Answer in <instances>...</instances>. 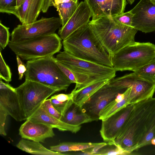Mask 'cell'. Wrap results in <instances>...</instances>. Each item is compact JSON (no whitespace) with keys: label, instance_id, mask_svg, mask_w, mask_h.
I'll list each match as a JSON object with an SVG mask.
<instances>
[{"label":"cell","instance_id":"1","mask_svg":"<svg viewBox=\"0 0 155 155\" xmlns=\"http://www.w3.org/2000/svg\"><path fill=\"white\" fill-rule=\"evenodd\" d=\"M130 154L144 146H155V97L134 104L114 141Z\"/></svg>","mask_w":155,"mask_h":155},{"label":"cell","instance_id":"2","mask_svg":"<svg viewBox=\"0 0 155 155\" xmlns=\"http://www.w3.org/2000/svg\"><path fill=\"white\" fill-rule=\"evenodd\" d=\"M98 43L111 57L121 49L135 42L138 30L116 22L112 17H104L89 23Z\"/></svg>","mask_w":155,"mask_h":155},{"label":"cell","instance_id":"3","mask_svg":"<svg viewBox=\"0 0 155 155\" xmlns=\"http://www.w3.org/2000/svg\"><path fill=\"white\" fill-rule=\"evenodd\" d=\"M64 50L77 58L113 67L112 57L96 39L88 23L62 42Z\"/></svg>","mask_w":155,"mask_h":155},{"label":"cell","instance_id":"4","mask_svg":"<svg viewBox=\"0 0 155 155\" xmlns=\"http://www.w3.org/2000/svg\"><path fill=\"white\" fill-rule=\"evenodd\" d=\"M25 80L66 91L72 83L57 65L53 56L28 60Z\"/></svg>","mask_w":155,"mask_h":155},{"label":"cell","instance_id":"5","mask_svg":"<svg viewBox=\"0 0 155 155\" xmlns=\"http://www.w3.org/2000/svg\"><path fill=\"white\" fill-rule=\"evenodd\" d=\"M61 40L54 33L20 42L10 41L8 46L21 59L29 60L53 56L61 49Z\"/></svg>","mask_w":155,"mask_h":155},{"label":"cell","instance_id":"6","mask_svg":"<svg viewBox=\"0 0 155 155\" xmlns=\"http://www.w3.org/2000/svg\"><path fill=\"white\" fill-rule=\"evenodd\" d=\"M155 58V45L135 42L124 47L112 57L116 71H134Z\"/></svg>","mask_w":155,"mask_h":155},{"label":"cell","instance_id":"7","mask_svg":"<svg viewBox=\"0 0 155 155\" xmlns=\"http://www.w3.org/2000/svg\"><path fill=\"white\" fill-rule=\"evenodd\" d=\"M26 120L50 96L58 89L28 80L15 88Z\"/></svg>","mask_w":155,"mask_h":155},{"label":"cell","instance_id":"8","mask_svg":"<svg viewBox=\"0 0 155 155\" xmlns=\"http://www.w3.org/2000/svg\"><path fill=\"white\" fill-rule=\"evenodd\" d=\"M56 58L73 71L87 76L94 82L110 80L116 75L113 67L77 58L64 50L58 53Z\"/></svg>","mask_w":155,"mask_h":155},{"label":"cell","instance_id":"9","mask_svg":"<svg viewBox=\"0 0 155 155\" xmlns=\"http://www.w3.org/2000/svg\"><path fill=\"white\" fill-rule=\"evenodd\" d=\"M61 25L59 18L42 17L28 25H19L12 31L10 41L18 42L55 33Z\"/></svg>","mask_w":155,"mask_h":155},{"label":"cell","instance_id":"10","mask_svg":"<svg viewBox=\"0 0 155 155\" xmlns=\"http://www.w3.org/2000/svg\"><path fill=\"white\" fill-rule=\"evenodd\" d=\"M109 82L99 89L81 106L82 110L92 121L99 120L101 111L119 94L123 93L127 89L111 85Z\"/></svg>","mask_w":155,"mask_h":155},{"label":"cell","instance_id":"11","mask_svg":"<svg viewBox=\"0 0 155 155\" xmlns=\"http://www.w3.org/2000/svg\"><path fill=\"white\" fill-rule=\"evenodd\" d=\"M130 11L133 14L132 27L145 33L155 31V4L151 0H140Z\"/></svg>","mask_w":155,"mask_h":155},{"label":"cell","instance_id":"12","mask_svg":"<svg viewBox=\"0 0 155 155\" xmlns=\"http://www.w3.org/2000/svg\"><path fill=\"white\" fill-rule=\"evenodd\" d=\"M135 104L123 108L108 118L102 120L100 132L103 140L110 145L116 138L129 116Z\"/></svg>","mask_w":155,"mask_h":155},{"label":"cell","instance_id":"13","mask_svg":"<svg viewBox=\"0 0 155 155\" xmlns=\"http://www.w3.org/2000/svg\"><path fill=\"white\" fill-rule=\"evenodd\" d=\"M0 108L4 110L16 120H26L21 109L18 97L15 88L0 79Z\"/></svg>","mask_w":155,"mask_h":155},{"label":"cell","instance_id":"14","mask_svg":"<svg viewBox=\"0 0 155 155\" xmlns=\"http://www.w3.org/2000/svg\"><path fill=\"white\" fill-rule=\"evenodd\" d=\"M91 17L92 13L89 5L85 1L81 2L65 25L59 28L58 34L62 40L88 24Z\"/></svg>","mask_w":155,"mask_h":155},{"label":"cell","instance_id":"15","mask_svg":"<svg viewBox=\"0 0 155 155\" xmlns=\"http://www.w3.org/2000/svg\"><path fill=\"white\" fill-rule=\"evenodd\" d=\"M92 13V20L104 17H114L124 12L127 0H84Z\"/></svg>","mask_w":155,"mask_h":155},{"label":"cell","instance_id":"16","mask_svg":"<svg viewBox=\"0 0 155 155\" xmlns=\"http://www.w3.org/2000/svg\"><path fill=\"white\" fill-rule=\"evenodd\" d=\"M19 131L22 138L42 143L55 135L52 127L29 120H26L21 125Z\"/></svg>","mask_w":155,"mask_h":155},{"label":"cell","instance_id":"17","mask_svg":"<svg viewBox=\"0 0 155 155\" xmlns=\"http://www.w3.org/2000/svg\"><path fill=\"white\" fill-rule=\"evenodd\" d=\"M27 120L56 128L60 131H69L76 133L81 129V125L75 126L62 122L49 114L44 108L42 103Z\"/></svg>","mask_w":155,"mask_h":155},{"label":"cell","instance_id":"18","mask_svg":"<svg viewBox=\"0 0 155 155\" xmlns=\"http://www.w3.org/2000/svg\"><path fill=\"white\" fill-rule=\"evenodd\" d=\"M44 0H23L14 14L22 24L28 25L37 20Z\"/></svg>","mask_w":155,"mask_h":155},{"label":"cell","instance_id":"19","mask_svg":"<svg viewBox=\"0 0 155 155\" xmlns=\"http://www.w3.org/2000/svg\"><path fill=\"white\" fill-rule=\"evenodd\" d=\"M136 80V76H134L132 80L131 86L128 88L123 93L119 94L114 100L101 111L99 113V120H104L130 104V96Z\"/></svg>","mask_w":155,"mask_h":155},{"label":"cell","instance_id":"20","mask_svg":"<svg viewBox=\"0 0 155 155\" xmlns=\"http://www.w3.org/2000/svg\"><path fill=\"white\" fill-rule=\"evenodd\" d=\"M60 120L67 124L75 126L92 121L91 117L82 110L81 107L74 101L69 106Z\"/></svg>","mask_w":155,"mask_h":155},{"label":"cell","instance_id":"21","mask_svg":"<svg viewBox=\"0 0 155 155\" xmlns=\"http://www.w3.org/2000/svg\"><path fill=\"white\" fill-rule=\"evenodd\" d=\"M108 79L98 81L88 85L79 90L71 92L73 94L74 103L82 106L99 89L109 81Z\"/></svg>","mask_w":155,"mask_h":155},{"label":"cell","instance_id":"22","mask_svg":"<svg viewBox=\"0 0 155 155\" xmlns=\"http://www.w3.org/2000/svg\"><path fill=\"white\" fill-rule=\"evenodd\" d=\"M20 149L31 154L41 155H61V153L53 151L44 147L40 142L25 139L21 140L16 145Z\"/></svg>","mask_w":155,"mask_h":155},{"label":"cell","instance_id":"23","mask_svg":"<svg viewBox=\"0 0 155 155\" xmlns=\"http://www.w3.org/2000/svg\"><path fill=\"white\" fill-rule=\"evenodd\" d=\"M78 0H56L54 6L58 12L61 23L64 26L76 10Z\"/></svg>","mask_w":155,"mask_h":155},{"label":"cell","instance_id":"24","mask_svg":"<svg viewBox=\"0 0 155 155\" xmlns=\"http://www.w3.org/2000/svg\"><path fill=\"white\" fill-rule=\"evenodd\" d=\"M99 143L67 142L50 147V149L53 151L62 152L70 151H83L93 148Z\"/></svg>","mask_w":155,"mask_h":155},{"label":"cell","instance_id":"25","mask_svg":"<svg viewBox=\"0 0 155 155\" xmlns=\"http://www.w3.org/2000/svg\"><path fill=\"white\" fill-rule=\"evenodd\" d=\"M134 72L140 77L155 83V58Z\"/></svg>","mask_w":155,"mask_h":155},{"label":"cell","instance_id":"26","mask_svg":"<svg viewBox=\"0 0 155 155\" xmlns=\"http://www.w3.org/2000/svg\"><path fill=\"white\" fill-rule=\"evenodd\" d=\"M110 147L101 148L97 155H127L128 153L116 144L109 145Z\"/></svg>","mask_w":155,"mask_h":155},{"label":"cell","instance_id":"27","mask_svg":"<svg viewBox=\"0 0 155 155\" xmlns=\"http://www.w3.org/2000/svg\"><path fill=\"white\" fill-rule=\"evenodd\" d=\"M12 74L8 66L6 64L0 51V78L9 83L12 81Z\"/></svg>","mask_w":155,"mask_h":155},{"label":"cell","instance_id":"28","mask_svg":"<svg viewBox=\"0 0 155 155\" xmlns=\"http://www.w3.org/2000/svg\"><path fill=\"white\" fill-rule=\"evenodd\" d=\"M17 7V0H0V12L14 15Z\"/></svg>","mask_w":155,"mask_h":155},{"label":"cell","instance_id":"29","mask_svg":"<svg viewBox=\"0 0 155 155\" xmlns=\"http://www.w3.org/2000/svg\"><path fill=\"white\" fill-rule=\"evenodd\" d=\"M133 14L130 11L113 17L114 20L117 23L128 26L132 27Z\"/></svg>","mask_w":155,"mask_h":155},{"label":"cell","instance_id":"30","mask_svg":"<svg viewBox=\"0 0 155 155\" xmlns=\"http://www.w3.org/2000/svg\"><path fill=\"white\" fill-rule=\"evenodd\" d=\"M9 28L0 23V48L4 49L10 41Z\"/></svg>","mask_w":155,"mask_h":155},{"label":"cell","instance_id":"31","mask_svg":"<svg viewBox=\"0 0 155 155\" xmlns=\"http://www.w3.org/2000/svg\"><path fill=\"white\" fill-rule=\"evenodd\" d=\"M50 100L54 107L61 114V115L64 114L68 108L74 102L73 99L64 102L59 101L55 99H50Z\"/></svg>","mask_w":155,"mask_h":155},{"label":"cell","instance_id":"32","mask_svg":"<svg viewBox=\"0 0 155 155\" xmlns=\"http://www.w3.org/2000/svg\"><path fill=\"white\" fill-rule=\"evenodd\" d=\"M43 106L46 111L50 115L60 120L61 114L54 107L50 99L45 100L42 103Z\"/></svg>","mask_w":155,"mask_h":155},{"label":"cell","instance_id":"33","mask_svg":"<svg viewBox=\"0 0 155 155\" xmlns=\"http://www.w3.org/2000/svg\"><path fill=\"white\" fill-rule=\"evenodd\" d=\"M8 115L6 112L2 109L0 108V134L6 136L5 130V125L7 116Z\"/></svg>","mask_w":155,"mask_h":155},{"label":"cell","instance_id":"34","mask_svg":"<svg viewBox=\"0 0 155 155\" xmlns=\"http://www.w3.org/2000/svg\"><path fill=\"white\" fill-rule=\"evenodd\" d=\"M16 59L18 64V78L19 80H21L26 71V66L18 55H16Z\"/></svg>","mask_w":155,"mask_h":155},{"label":"cell","instance_id":"35","mask_svg":"<svg viewBox=\"0 0 155 155\" xmlns=\"http://www.w3.org/2000/svg\"><path fill=\"white\" fill-rule=\"evenodd\" d=\"M73 94L71 92L68 94H60L52 96L50 99H55L58 101L64 102L73 99Z\"/></svg>","mask_w":155,"mask_h":155},{"label":"cell","instance_id":"36","mask_svg":"<svg viewBox=\"0 0 155 155\" xmlns=\"http://www.w3.org/2000/svg\"><path fill=\"white\" fill-rule=\"evenodd\" d=\"M56 0H44L41 12L43 13L47 12L50 6H54V2Z\"/></svg>","mask_w":155,"mask_h":155},{"label":"cell","instance_id":"37","mask_svg":"<svg viewBox=\"0 0 155 155\" xmlns=\"http://www.w3.org/2000/svg\"><path fill=\"white\" fill-rule=\"evenodd\" d=\"M23 1V0H17L16 8H18L20 5Z\"/></svg>","mask_w":155,"mask_h":155},{"label":"cell","instance_id":"38","mask_svg":"<svg viewBox=\"0 0 155 155\" xmlns=\"http://www.w3.org/2000/svg\"><path fill=\"white\" fill-rule=\"evenodd\" d=\"M127 2L130 5H132L135 0H127Z\"/></svg>","mask_w":155,"mask_h":155},{"label":"cell","instance_id":"39","mask_svg":"<svg viewBox=\"0 0 155 155\" xmlns=\"http://www.w3.org/2000/svg\"><path fill=\"white\" fill-rule=\"evenodd\" d=\"M151 1L155 4V0H151Z\"/></svg>","mask_w":155,"mask_h":155}]
</instances>
